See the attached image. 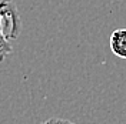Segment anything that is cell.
<instances>
[{
    "label": "cell",
    "instance_id": "cell-1",
    "mask_svg": "<svg viewBox=\"0 0 126 124\" xmlns=\"http://www.w3.org/2000/svg\"><path fill=\"white\" fill-rule=\"evenodd\" d=\"M0 26L6 39H16L20 33V19L12 0H0Z\"/></svg>",
    "mask_w": 126,
    "mask_h": 124
},
{
    "label": "cell",
    "instance_id": "cell-2",
    "mask_svg": "<svg viewBox=\"0 0 126 124\" xmlns=\"http://www.w3.org/2000/svg\"><path fill=\"white\" fill-rule=\"evenodd\" d=\"M110 50L119 59H126V29H118L110 34Z\"/></svg>",
    "mask_w": 126,
    "mask_h": 124
},
{
    "label": "cell",
    "instance_id": "cell-3",
    "mask_svg": "<svg viewBox=\"0 0 126 124\" xmlns=\"http://www.w3.org/2000/svg\"><path fill=\"white\" fill-rule=\"evenodd\" d=\"M10 50H12V47L7 43V39L4 37V34L1 31V26H0V60L7 54V53H10Z\"/></svg>",
    "mask_w": 126,
    "mask_h": 124
},
{
    "label": "cell",
    "instance_id": "cell-4",
    "mask_svg": "<svg viewBox=\"0 0 126 124\" xmlns=\"http://www.w3.org/2000/svg\"><path fill=\"white\" fill-rule=\"evenodd\" d=\"M42 124H73L69 120H64V118H49L46 121H43Z\"/></svg>",
    "mask_w": 126,
    "mask_h": 124
}]
</instances>
